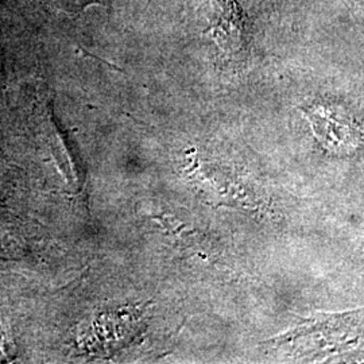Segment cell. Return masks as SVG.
Returning <instances> with one entry per match:
<instances>
[{"mask_svg":"<svg viewBox=\"0 0 364 364\" xmlns=\"http://www.w3.org/2000/svg\"><path fill=\"white\" fill-rule=\"evenodd\" d=\"M53 3L65 11H80L85 7L99 3L100 0H52Z\"/></svg>","mask_w":364,"mask_h":364,"instance_id":"obj_1","label":"cell"}]
</instances>
